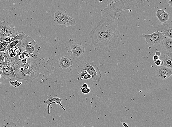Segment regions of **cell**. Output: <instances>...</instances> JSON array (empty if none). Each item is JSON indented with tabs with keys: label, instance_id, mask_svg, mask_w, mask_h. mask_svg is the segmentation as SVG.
I'll list each match as a JSON object with an SVG mask.
<instances>
[{
	"label": "cell",
	"instance_id": "6da1fadb",
	"mask_svg": "<svg viewBox=\"0 0 172 127\" xmlns=\"http://www.w3.org/2000/svg\"><path fill=\"white\" fill-rule=\"evenodd\" d=\"M117 13L101 14L102 18L96 27H93L89 36L96 50L108 53L119 47L122 36L115 22Z\"/></svg>",
	"mask_w": 172,
	"mask_h": 127
},
{
	"label": "cell",
	"instance_id": "7a4b0ae2",
	"mask_svg": "<svg viewBox=\"0 0 172 127\" xmlns=\"http://www.w3.org/2000/svg\"><path fill=\"white\" fill-rule=\"evenodd\" d=\"M107 6L105 9L100 10L101 14H108L111 13H118L139 6L148 1H109L107 0Z\"/></svg>",
	"mask_w": 172,
	"mask_h": 127
},
{
	"label": "cell",
	"instance_id": "3957f363",
	"mask_svg": "<svg viewBox=\"0 0 172 127\" xmlns=\"http://www.w3.org/2000/svg\"><path fill=\"white\" fill-rule=\"evenodd\" d=\"M36 57L30 56L27 59L26 64L21 67L16 78L25 80H33L38 78L39 74V69L35 62Z\"/></svg>",
	"mask_w": 172,
	"mask_h": 127
},
{
	"label": "cell",
	"instance_id": "277c9868",
	"mask_svg": "<svg viewBox=\"0 0 172 127\" xmlns=\"http://www.w3.org/2000/svg\"><path fill=\"white\" fill-rule=\"evenodd\" d=\"M21 47L24 51L28 53L30 56L36 57L39 51V47L36 41L29 36H27L21 41Z\"/></svg>",
	"mask_w": 172,
	"mask_h": 127
},
{
	"label": "cell",
	"instance_id": "5b68a950",
	"mask_svg": "<svg viewBox=\"0 0 172 127\" xmlns=\"http://www.w3.org/2000/svg\"><path fill=\"white\" fill-rule=\"evenodd\" d=\"M54 22L59 25H66L74 26L76 20L69 16L67 14L60 10L56 11L54 13Z\"/></svg>",
	"mask_w": 172,
	"mask_h": 127
},
{
	"label": "cell",
	"instance_id": "8992f818",
	"mask_svg": "<svg viewBox=\"0 0 172 127\" xmlns=\"http://www.w3.org/2000/svg\"><path fill=\"white\" fill-rule=\"evenodd\" d=\"M142 37L145 40L146 44L151 46H157L161 43L165 36L163 33L156 30L155 32L151 34H143Z\"/></svg>",
	"mask_w": 172,
	"mask_h": 127
},
{
	"label": "cell",
	"instance_id": "52a82bcc",
	"mask_svg": "<svg viewBox=\"0 0 172 127\" xmlns=\"http://www.w3.org/2000/svg\"><path fill=\"white\" fill-rule=\"evenodd\" d=\"M83 69L86 70L91 76L93 82H99L102 78V75L99 67L91 63H87Z\"/></svg>",
	"mask_w": 172,
	"mask_h": 127
},
{
	"label": "cell",
	"instance_id": "ba28073f",
	"mask_svg": "<svg viewBox=\"0 0 172 127\" xmlns=\"http://www.w3.org/2000/svg\"><path fill=\"white\" fill-rule=\"evenodd\" d=\"M73 62L72 59L67 56H64L59 58L58 65L61 72L70 73L73 69Z\"/></svg>",
	"mask_w": 172,
	"mask_h": 127
},
{
	"label": "cell",
	"instance_id": "9c48e42d",
	"mask_svg": "<svg viewBox=\"0 0 172 127\" xmlns=\"http://www.w3.org/2000/svg\"><path fill=\"white\" fill-rule=\"evenodd\" d=\"M69 47H70L71 55L73 59H75L79 57L84 53L85 49L79 43L73 41V40L70 39Z\"/></svg>",
	"mask_w": 172,
	"mask_h": 127
},
{
	"label": "cell",
	"instance_id": "30bf717a",
	"mask_svg": "<svg viewBox=\"0 0 172 127\" xmlns=\"http://www.w3.org/2000/svg\"><path fill=\"white\" fill-rule=\"evenodd\" d=\"M156 30L163 33L165 37L172 38V21H168L157 27Z\"/></svg>",
	"mask_w": 172,
	"mask_h": 127
},
{
	"label": "cell",
	"instance_id": "8fae6325",
	"mask_svg": "<svg viewBox=\"0 0 172 127\" xmlns=\"http://www.w3.org/2000/svg\"><path fill=\"white\" fill-rule=\"evenodd\" d=\"M157 78L162 80H166L171 76L172 74V69L162 66L155 72Z\"/></svg>",
	"mask_w": 172,
	"mask_h": 127
},
{
	"label": "cell",
	"instance_id": "7c38bea8",
	"mask_svg": "<svg viewBox=\"0 0 172 127\" xmlns=\"http://www.w3.org/2000/svg\"><path fill=\"white\" fill-rule=\"evenodd\" d=\"M5 54L7 56L8 60L12 66L13 70L16 76L21 67L22 65L21 61H20L19 59V57L11 58L9 57L7 54H6L5 53Z\"/></svg>",
	"mask_w": 172,
	"mask_h": 127
},
{
	"label": "cell",
	"instance_id": "4fadbf2b",
	"mask_svg": "<svg viewBox=\"0 0 172 127\" xmlns=\"http://www.w3.org/2000/svg\"><path fill=\"white\" fill-rule=\"evenodd\" d=\"M47 97L48 99L47 100L44 101V103L47 104L48 114H50V106L51 105H52V104H59V105L62 108V109L64 111H66L65 108L63 106L61 103V102L62 100V99L57 97H52V96H51V95H47Z\"/></svg>",
	"mask_w": 172,
	"mask_h": 127
},
{
	"label": "cell",
	"instance_id": "5bb4252c",
	"mask_svg": "<svg viewBox=\"0 0 172 127\" xmlns=\"http://www.w3.org/2000/svg\"><path fill=\"white\" fill-rule=\"evenodd\" d=\"M160 59L163 61L164 66L172 68V53L165 51L159 57Z\"/></svg>",
	"mask_w": 172,
	"mask_h": 127
},
{
	"label": "cell",
	"instance_id": "9a60e30c",
	"mask_svg": "<svg viewBox=\"0 0 172 127\" xmlns=\"http://www.w3.org/2000/svg\"><path fill=\"white\" fill-rule=\"evenodd\" d=\"M2 71V73L1 74V75L4 79L8 78H16V75L14 73L13 70L8 68L6 64H4V66H3Z\"/></svg>",
	"mask_w": 172,
	"mask_h": 127
},
{
	"label": "cell",
	"instance_id": "2e32d148",
	"mask_svg": "<svg viewBox=\"0 0 172 127\" xmlns=\"http://www.w3.org/2000/svg\"><path fill=\"white\" fill-rule=\"evenodd\" d=\"M156 17L162 24L168 21L169 18L170 16L168 13L163 9H160L157 11L156 14Z\"/></svg>",
	"mask_w": 172,
	"mask_h": 127
},
{
	"label": "cell",
	"instance_id": "e0dca14e",
	"mask_svg": "<svg viewBox=\"0 0 172 127\" xmlns=\"http://www.w3.org/2000/svg\"><path fill=\"white\" fill-rule=\"evenodd\" d=\"M162 45L167 52L172 53V38L165 37L162 41Z\"/></svg>",
	"mask_w": 172,
	"mask_h": 127
},
{
	"label": "cell",
	"instance_id": "ac0fdd59",
	"mask_svg": "<svg viewBox=\"0 0 172 127\" xmlns=\"http://www.w3.org/2000/svg\"><path fill=\"white\" fill-rule=\"evenodd\" d=\"M4 28L6 36H9L12 38L16 36L17 35L14 29L11 28L5 22H4Z\"/></svg>",
	"mask_w": 172,
	"mask_h": 127
},
{
	"label": "cell",
	"instance_id": "d6986e66",
	"mask_svg": "<svg viewBox=\"0 0 172 127\" xmlns=\"http://www.w3.org/2000/svg\"><path fill=\"white\" fill-rule=\"evenodd\" d=\"M78 77L77 78V80H88L91 78V76L88 73V72L85 70L83 69L82 70L81 73H78Z\"/></svg>",
	"mask_w": 172,
	"mask_h": 127
},
{
	"label": "cell",
	"instance_id": "ffe728a7",
	"mask_svg": "<svg viewBox=\"0 0 172 127\" xmlns=\"http://www.w3.org/2000/svg\"><path fill=\"white\" fill-rule=\"evenodd\" d=\"M6 36L5 34L4 22L0 21V38H1L0 43L4 42V38Z\"/></svg>",
	"mask_w": 172,
	"mask_h": 127
},
{
	"label": "cell",
	"instance_id": "44dd1931",
	"mask_svg": "<svg viewBox=\"0 0 172 127\" xmlns=\"http://www.w3.org/2000/svg\"><path fill=\"white\" fill-rule=\"evenodd\" d=\"M26 35L25 33L20 32V33L17 35L14 38H12L10 43L13 41H22V40L25 38L27 36Z\"/></svg>",
	"mask_w": 172,
	"mask_h": 127
},
{
	"label": "cell",
	"instance_id": "7402d4cb",
	"mask_svg": "<svg viewBox=\"0 0 172 127\" xmlns=\"http://www.w3.org/2000/svg\"><path fill=\"white\" fill-rule=\"evenodd\" d=\"M21 41H13L11 42L7 46V50H8L10 49H12V48L16 47H21Z\"/></svg>",
	"mask_w": 172,
	"mask_h": 127
},
{
	"label": "cell",
	"instance_id": "603a6c76",
	"mask_svg": "<svg viewBox=\"0 0 172 127\" xmlns=\"http://www.w3.org/2000/svg\"><path fill=\"white\" fill-rule=\"evenodd\" d=\"M9 44V42H7L0 43V52H3L7 51V46Z\"/></svg>",
	"mask_w": 172,
	"mask_h": 127
},
{
	"label": "cell",
	"instance_id": "cb8c5ba5",
	"mask_svg": "<svg viewBox=\"0 0 172 127\" xmlns=\"http://www.w3.org/2000/svg\"><path fill=\"white\" fill-rule=\"evenodd\" d=\"M4 54L0 52V70L2 71L3 66L4 65Z\"/></svg>",
	"mask_w": 172,
	"mask_h": 127
},
{
	"label": "cell",
	"instance_id": "d4e9b609",
	"mask_svg": "<svg viewBox=\"0 0 172 127\" xmlns=\"http://www.w3.org/2000/svg\"><path fill=\"white\" fill-rule=\"evenodd\" d=\"M9 83L10 84L11 86L14 87L15 88L19 87L22 84V82H19L17 81H10L9 82Z\"/></svg>",
	"mask_w": 172,
	"mask_h": 127
},
{
	"label": "cell",
	"instance_id": "484cf974",
	"mask_svg": "<svg viewBox=\"0 0 172 127\" xmlns=\"http://www.w3.org/2000/svg\"><path fill=\"white\" fill-rule=\"evenodd\" d=\"M0 127H20L18 126L17 125L13 122H9L3 125V126Z\"/></svg>",
	"mask_w": 172,
	"mask_h": 127
},
{
	"label": "cell",
	"instance_id": "4316f807",
	"mask_svg": "<svg viewBox=\"0 0 172 127\" xmlns=\"http://www.w3.org/2000/svg\"><path fill=\"white\" fill-rule=\"evenodd\" d=\"M81 91L84 94H89V93L90 92L91 89L89 87H88V88H81Z\"/></svg>",
	"mask_w": 172,
	"mask_h": 127
},
{
	"label": "cell",
	"instance_id": "83f0119b",
	"mask_svg": "<svg viewBox=\"0 0 172 127\" xmlns=\"http://www.w3.org/2000/svg\"><path fill=\"white\" fill-rule=\"evenodd\" d=\"M155 63L156 65L158 66H163V61L161 59H159L158 60L156 61L155 62Z\"/></svg>",
	"mask_w": 172,
	"mask_h": 127
},
{
	"label": "cell",
	"instance_id": "f1b7e54d",
	"mask_svg": "<svg viewBox=\"0 0 172 127\" xmlns=\"http://www.w3.org/2000/svg\"><path fill=\"white\" fill-rule=\"evenodd\" d=\"M21 54L25 58H28L30 56V55L25 51H24L22 52Z\"/></svg>",
	"mask_w": 172,
	"mask_h": 127
},
{
	"label": "cell",
	"instance_id": "f546056e",
	"mask_svg": "<svg viewBox=\"0 0 172 127\" xmlns=\"http://www.w3.org/2000/svg\"><path fill=\"white\" fill-rule=\"evenodd\" d=\"M11 39H12V38H10V37L6 36L4 38V42H9L10 43Z\"/></svg>",
	"mask_w": 172,
	"mask_h": 127
},
{
	"label": "cell",
	"instance_id": "4dcf8cb0",
	"mask_svg": "<svg viewBox=\"0 0 172 127\" xmlns=\"http://www.w3.org/2000/svg\"><path fill=\"white\" fill-rule=\"evenodd\" d=\"M28 58H24L21 61L22 63L23 64V65H25V64L27 63Z\"/></svg>",
	"mask_w": 172,
	"mask_h": 127
},
{
	"label": "cell",
	"instance_id": "1f68e13d",
	"mask_svg": "<svg viewBox=\"0 0 172 127\" xmlns=\"http://www.w3.org/2000/svg\"><path fill=\"white\" fill-rule=\"evenodd\" d=\"M160 58L159 56L157 55H155L153 56V59L154 62H155L156 61L158 60V59H159Z\"/></svg>",
	"mask_w": 172,
	"mask_h": 127
},
{
	"label": "cell",
	"instance_id": "d6a6232c",
	"mask_svg": "<svg viewBox=\"0 0 172 127\" xmlns=\"http://www.w3.org/2000/svg\"><path fill=\"white\" fill-rule=\"evenodd\" d=\"M88 85L87 84H86V83H84V84H83L82 85V87L81 88H88Z\"/></svg>",
	"mask_w": 172,
	"mask_h": 127
},
{
	"label": "cell",
	"instance_id": "836d02e7",
	"mask_svg": "<svg viewBox=\"0 0 172 127\" xmlns=\"http://www.w3.org/2000/svg\"><path fill=\"white\" fill-rule=\"evenodd\" d=\"M122 124H123L124 126L125 127H129V126H128V124H127V123H124V122H123V123H122Z\"/></svg>",
	"mask_w": 172,
	"mask_h": 127
},
{
	"label": "cell",
	"instance_id": "e575fe53",
	"mask_svg": "<svg viewBox=\"0 0 172 127\" xmlns=\"http://www.w3.org/2000/svg\"><path fill=\"white\" fill-rule=\"evenodd\" d=\"M168 4H169L170 7H172V0H170V1H169L168 2Z\"/></svg>",
	"mask_w": 172,
	"mask_h": 127
},
{
	"label": "cell",
	"instance_id": "d590c367",
	"mask_svg": "<svg viewBox=\"0 0 172 127\" xmlns=\"http://www.w3.org/2000/svg\"><path fill=\"white\" fill-rule=\"evenodd\" d=\"M156 55H157V56H159V57H160L161 55V53L160 52H157L156 53Z\"/></svg>",
	"mask_w": 172,
	"mask_h": 127
},
{
	"label": "cell",
	"instance_id": "8d00e7d4",
	"mask_svg": "<svg viewBox=\"0 0 172 127\" xmlns=\"http://www.w3.org/2000/svg\"><path fill=\"white\" fill-rule=\"evenodd\" d=\"M2 73V71L0 70V75H1V74Z\"/></svg>",
	"mask_w": 172,
	"mask_h": 127
},
{
	"label": "cell",
	"instance_id": "74e56055",
	"mask_svg": "<svg viewBox=\"0 0 172 127\" xmlns=\"http://www.w3.org/2000/svg\"><path fill=\"white\" fill-rule=\"evenodd\" d=\"M1 75H0V78H1Z\"/></svg>",
	"mask_w": 172,
	"mask_h": 127
}]
</instances>
